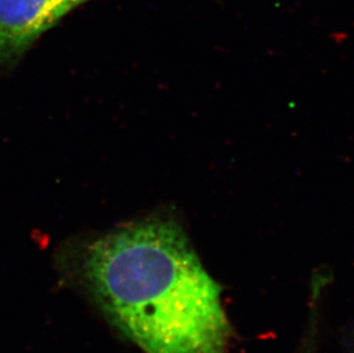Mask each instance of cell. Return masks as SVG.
I'll list each match as a JSON object with an SVG mask.
<instances>
[{"instance_id": "obj_3", "label": "cell", "mask_w": 354, "mask_h": 353, "mask_svg": "<svg viewBox=\"0 0 354 353\" xmlns=\"http://www.w3.org/2000/svg\"><path fill=\"white\" fill-rule=\"evenodd\" d=\"M73 1H75V3H77V5H80V3H84V1H86V0H73Z\"/></svg>"}, {"instance_id": "obj_1", "label": "cell", "mask_w": 354, "mask_h": 353, "mask_svg": "<svg viewBox=\"0 0 354 353\" xmlns=\"http://www.w3.org/2000/svg\"><path fill=\"white\" fill-rule=\"evenodd\" d=\"M82 273L104 314L145 353L228 352L221 287L174 217L97 239Z\"/></svg>"}, {"instance_id": "obj_2", "label": "cell", "mask_w": 354, "mask_h": 353, "mask_svg": "<svg viewBox=\"0 0 354 353\" xmlns=\"http://www.w3.org/2000/svg\"><path fill=\"white\" fill-rule=\"evenodd\" d=\"M76 6L73 0H0V64L17 60Z\"/></svg>"}]
</instances>
